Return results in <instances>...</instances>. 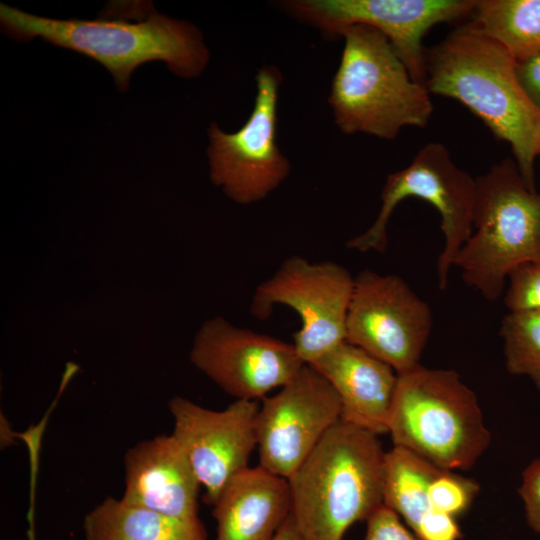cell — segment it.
<instances>
[{
	"label": "cell",
	"mask_w": 540,
	"mask_h": 540,
	"mask_svg": "<svg viewBox=\"0 0 540 540\" xmlns=\"http://www.w3.org/2000/svg\"><path fill=\"white\" fill-rule=\"evenodd\" d=\"M0 22L13 39L41 37L99 62L122 92L132 72L144 63L163 61L177 76L193 78L209 60L199 29L158 13L150 1L111 2L94 20L51 19L1 4Z\"/></svg>",
	"instance_id": "1"
},
{
	"label": "cell",
	"mask_w": 540,
	"mask_h": 540,
	"mask_svg": "<svg viewBox=\"0 0 540 540\" xmlns=\"http://www.w3.org/2000/svg\"><path fill=\"white\" fill-rule=\"evenodd\" d=\"M425 61L424 85L430 94L460 102L507 142L525 184L535 191L540 110L517 79V61L474 21L427 49Z\"/></svg>",
	"instance_id": "2"
},
{
	"label": "cell",
	"mask_w": 540,
	"mask_h": 540,
	"mask_svg": "<svg viewBox=\"0 0 540 540\" xmlns=\"http://www.w3.org/2000/svg\"><path fill=\"white\" fill-rule=\"evenodd\" d=\"M378 435L339 421L288 478L291 517L304 540H343L384 504Z\"/></svg>",
	"instance_id": "3"
},
{
	"label": "cell",
	"mask_w": 540,
	"mask_h": 540,
	"mask_svg": "<svg viewBox=\"0 0 540 540\" xmlns=\"http://www.w3.org/2000/svg\"><path fill=\"white\" fill-rule=\"evenodd\" d=\"M340 36L344 48L329 96L339 129L393 140L404 127H425L434 108L431 94L386 36L366 25L350 26Z\"/></svg>",
	"instance_id": "4"
},
{
	"label": "cell",
	"mask_w": 540,
	"mask_h": 540,
	"mask_svg": "<svg viewBox=\"0 0 540 540\" xmlns=\"http://www.w3.org/2000/svg\"><path fill=\"white\" fill-rule=\"evenodd\" d=\"M388 433L394 446L449 471L472 467L490 443L477 396L459 374L421 364L398 374Z\"/></svg>",
	"instance_id": "5"
},
{
	"label": "cell",
	"mask_w": 540,
	"mask_h": 540,
	"mask_svg": "<svg viewBox=\"0 0 540 540\" xmlns=\"http://www.w3.org/2000/svg\"><path fill=\"white\" fill-rule=\"evenodd\" d=\"M540 259V192L525 184L515 161L504 159L476 179L473 231L454 266L463 281L496 301L517 265Z\"/></svg>",
	"instance_id": "6"
},
{
	"label": "cell",
	"mask_w": 540,
	"mask_h": 540,
	"mask_svg": "<svg viewBox=\"0 0 540 540\" xmlns=\"http://www.w3.org/2000/svg\"><path fill=\"white\" fill-rule=\"evenodd\" d=\"M411 197L428 202L441 216L444 246L437 260V280L439 289L445 290L454 261L473 231L476 179L453 162L441 143L425 145L406 168L388 175L374 223L347 247L384 253L389 219L396 206Z\"/></svg>",
	"instance_id": "7"
},
{
	"label": "cell",
	"mask_w": 540,
	"mask_h": 540,
	"mask_svg": "<svg viewBox=\"0 0 540 540\" xmlns=\"http://www.w3.org/2000/svg\"><path fill=\"white\" fill-rule=\"evenodd\" d=\"M354 277L333 261L311 263L298 255L283 261L275 274L256 288L250 311L265 320L277 304L292 308L301 328L293 335L300 359L310 365L346 341V319Z\"/></svg>",
	"instance_id": "8"
},
{
	"label": "cell",
	"mask_w": 540,
	"mask_h": 540,
	"mask_svg": "<svg viewBox=\"0 0 540 540\" xmlns=\"http://www.w3.org/2000/svg\"><path fill=\"white\" fill-rule=\"evenodd\" d=\"M280 83L277 68H260L254 107L245 124L233 133L216 123L208 129L211 181L239 204L264 199L289 174L290 163L276 143Z\"/></svg>",
	"instance_id": "9"
},
{
	"label": "cell",
	"mask_w": 540,
	"mask_h": 540,
	"mask_svg": "<svg viewBox=\"0 0 540 540\" xmlns=\"http://www.w3.org/2000/svg\"><path fill=\"white\" fill-rule=\"evenodd\" d=\"M432 327L431 308L401 277L369 269L354 277L347 342L402 374L420 365Z\"/></svg>",
	"instance_id": "10"
},
{
	"label": "cell",
	"mask_w": 540,
	"mask_h": 540,
	"mask_svg": "<svg viewBox=\"0 0 540 540\" xmlns=\"http://www.w3.org/2000/svg\"><path fill=\"white\" fill-rule=\"evenodd\" d=\"M279 6L326 36H339L353 25L377 29L389 40L412 78L424 84V36L437 24L472 14L475 0H290Z\"/></svg>",
	"instance_id": "11"
},
{
	"label": "cell",
	"mask_w": 540,
	"mask_h": 540,
	"mask_svg": "<svg viewBox=\"0 0 540 540\" xmlns=\"http://www.w3.org/2000/svg\"><path fill=\"white\" fill-rule=\"evenodd\" d=\"M340 420L335 389L305 364L276 394L262 399L256 419L259 466L288 479Z\"/></svg>",
	"instance_id": "12"
},
{
	"label": "cell",
	"mask_w": 540,
	"mask_h": 540,
	"mask_svg": "<svg viewBox=\"0 0 540 540\" xmlns=\"http://www.w3.org/2000/svg\"><path fill=\"white\" fill-rule=\"evenodd\" d=\"M190 361L236 400L255 401L286 385L305 365L293 343L236 327L223 317L201 326Z\"/></svg>",
	"instance_id": "13"
},
{
	"label": "cell",
	"mask_w": 540,
	"mask_h": 540,
	"mask_svg": "<svg viewBox=\"0 0 540 540\" xmlns=\"http://www.w3.org/2000/svg\"><path fill=\"white\" fill-rule=\"evenodd\" d=\"M168 407L172 435L186 451L205 490V501L213 506L230 480L249 467L257 448L258 402L235 400L216 411L176 396Z\"/></svg>",
	"instance_id": "14"
},
{
	"label": "cell",
	"mask_w": 540,
	"mask_h": 540,
	"mask_svg": "<svg viewBox=\"0 0 540 540\" xmlns=\"http://www.w3.org/2000/svg\"><path fill=\"white\" fill-rule=\"evenodd\" d=\"M121 499L163 515L197 521L201 484L181 444L171 435L145 439L123 459Z\"/></svg>",
	"instance_id": "15"
},
{
	"label": "cell",
	"mask_w": 540,
	"mask_h": 540,
	"mask_svg": "<svg viewBox=\"0 0 540 540\" xmlns=\"http://www.w3.org/2000/svg\"><path fill=\"white\" fill-rule=\"evenodd\" d=\"M310 366L335 389L341 404V421L376 435L388 433L398 379L389 365L344 341Z\"/></svg>",
	"instance_id": "16"
},
{
	"label": "cell",
	"mask_w": 540,
	"mask_h": 540,
	"mask_svg": "<svg viewBox=\"0 0 540 540\" xmlns=\"http://www.w3.org/2000/svg\"><path fill=\"white\" fill-rule=\"evenodd\" d=\"M291 514L288 479L261 466L246 468L213 505L215 540H272Z\"/></svg>",
	"instance_id": "17"
},
{
	"label": "cell",
	"mask_w": 540,
	"mask_h": 540,
	"mask_svg": "<svg viewBox=\"0 0 540 540\" xmlns=\"http://www.w3.org/2000/svg\"><path fill=\"white\" fill-rule=\"evenodd\" d=\"M84 540H206L200 520L186 521L105 498L83 519Z\"/></svg>",
	"instance_id": "18"
},
{
	"label": "cell",
	"mask_w": 540,
	"mask_h": 540,
	"mask_svg": "<svg viewBox=\"0 0 540 540\" xmlns=\"http://www.w3.org/2000/svg\"><path fill=\"white\" fill-rule=\"evenodd\" d=\"M441 470L402 447L393 446L385 454L384 505L403 519L413 532L434 511L429 500V486Z\"/></svg>",
	"instance_id": "19"
},
{
	"label": "cell",
	"mask_w": 540,
	"mask_h": 540,
	"mask_svg": "<svg viewBox=\"0 0 540 540\" xmlns=\"http://www.w3.org/2000/svg\"><path fill=\"white\" fill-rule=\"evenodd\" d=\"M472 14L517 62L540 53V0H475Z\"/></svg>",
	"instance_id": "20"
},
{
	"label": "cell",
	"mask_w": 540,
	"mask_h": 540,
	"mask_svg": "<svg viewBox=\"0 0 540 540\" xmlns=\"http://www.w3.org/2000/svg\"><path fill=\"white\" fill-rule=\"evenodd\" d=\"M507 370L540 389V310L509 312L500 325Z\"/></svg>",
	"instance_id": "21"
},
{
	"label": "cell",
	"mask_w": 540,
	"mask_h": 540,
	"mask_svg": "<svg viewBox=\"0 0 540 540\" xmlns=\"http://www.w3.org/2000/svg\"><path fill=\"white\" fill-rule=\"evenodd\" d=\"M479 491L471 478L441 470L429 486V500L434 510L453 517L465 512Z\"/></svg>",
	"instance_id": "22"
},
{
	"label": "cell",
	"mask_w": 540,
	"mask_h": 540,
	"mask_svg": "<svg viewBox=\"0 0 540 540\" xmlns=\"http://www.w3.org/2000/svg\"><path fill=\"white\" fill-rule=\"evenodd\" d=\"M505 288L504 303L509 312L540 310V259L513 268Z\"/></svg>",
	"instance_id": "23"
},
{
	"label": "cell",
	"mask_w": 540,
	"mask_h": 540,
	"mask_svg": "<svg viewBox=\"0 0 540 540\" xmlns=\"http://www.w3.org/2000/svg\"><path fill=\"white\" fill-rule=\"evenodd\" d=\"M364 540H422L384 504L367 520Z\"/></svg>",
	"instance_id": "24"
},
{
	"label": "cell",
	"mask_w": 540,
	"mask_h": 540,
	"mask_svg": "<svg viewBox=\"0 0 540 540\" xmlns=\"http://www.w3.org/2000/svg\"><path fill=\"white\" fill-rule=\"evenodd\" d=\"M519 494L524 503L529 527L540 534V457L523 471Z\"/></svg>",
	"instance_id": "25"
},
{
	"label": "cell",
	"mask_w": 540,
	"mask_h": 540,
	"mask_svg": "<svg viewBox=\"0 0 540 540\" xmlns=\"http://www.w3.org/2000/svg\"><path fill=\"white\" fill-rule=\"evenodd\" d=\"M422 540H459L462 536L456 517L434 510L414 532Z\"/></svg>",
	"instance_id": "26"
},
{
	"label": "cell",
	"mask_w": 540,
	"mask_h": 540,
	"mask_svg": "<svg viewBox=\"0 0 540 540\" xmlns=\"http://www.w3.org/2000/svg\"><path fill=\"white\" fill-rule=\"evenodd\" d=\"M516 75L526 96L540 110V53L518 61Z\"/></svg>",
	"instance_id": "27"
},
{
	"label": "cell",
	"mask_w": 540,
	"mask_h": 540,
	"mask_svg": "<svg viewBox=\"0 0 540 540\" xmlns=\"http://www.w3.org/2000/svg\"><path fill=\"white\" fill-rule=\"evenodd\" d=\"M272 540H304L298 531L291 514Z\"/></svg>",
	"instance_id": "28"
},
{
	"label": "cell",
	"mask_w": 540,
	"mask_h": 540,
	"mask_svg": "<svg viewBox=\"0 0 540 540\" xmlns=\"http://www.w3.org/2000/svg\"><path fill=\"white\" fill-rule=\"evenodd\" d=\"M539 157H540V155H539Z\"/></svg>",
	"instance_id": "29"
}]
</instances>
